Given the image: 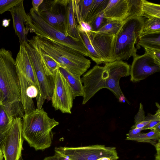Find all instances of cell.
<instances>
[{
  "label": "cell",
  "instance_id": "cell-1",
  "mask_svg": "<svg viewBox=\"0 0 160 160\" xmlns=\"http://www.w3.org/2000/svg\"><path fill=\"white\" fill-rule=\"evenodd\" d=\"M130 67L122 61L106 63L104 67L96 65L81 78L83 83L84 95L82 104L84 105L99 91L106 88L111 91L118 99L123 94L120 87L121 78L130 75Z\"/></svg>",
  "mask_w": 160,
  "mask_h": 160
},
{
  "label": "cell",
  "instance_id": "cell-2",
  "mask_svg": "<svg viewBox=\"0 0 160 160\" xmlns=\"http://www.w3.org/2000/svg\"><path fill=\"white\" fill-rule=\"evenodd\" d=\"M22 119L23 138L36 151L43 150L52 142V129L59 123L50 118L43 108H37L24 114Z\"/></svg>",
  "mask_w": 160,
  "mask_h": 160
},
{
  "label": "cell",
  "instance_id": "cell-3",
  "mask_svg": "<svg viewBox=\"0 0 160 160\" xmlns=\"http://www.w3.org/2000/svg\"><path fill=\"white\" fill-rule=\"evenodd\" d=\"M31 39L41 51L52 57L62 68L73 75L81 77L90 66V61L77 51L36 36Z\"/></svg>",
  "mask_w": 160,
  "mask_h": 160
},
{
  "label": "cell",
  "instance_id": "cell-4",
  "mask_svg": "<svg viewBox=\"0 0 160 160\" xmlns=\"http://www.w3.org/2000/svg\"><path fill=\"white\" fill-rule=\"evenodd\" d=\"M144 23L142 17H129L123 21L116 35L113 54L114 61L128 60L137 55L135 44L141 34Z\"/></svg>",
  "mask_w": 160,
  "mask_h": 160
},
{
  "label": "cell",
  "instance_id": "cell-5",
  "mask_svg": "<svg viewBox=\"0 0 160 160\" xmlns=\"http://www.w3.org/2000/svg\"><path fill=\"white\" fill-rule=\"evenodd\" d=\"M26 28L36 36L62 44L81 53L84 56L89 57V55L83 44L82 39L76 41L67 36L44 21L38 12L32 8L27 14L25 23Z\"/></svg>",
  "mask_w": 160,
  "mask_h": 160
},
{
  "label": "cell",
  "instance_id": "cell-6",
  "mask_svg": "<svg viewBox=\"0 0 160 160\" xmlns=\"http://www.w3.org/2000/svg\"><path fill=\"white\" fill-rule=\"evenodd\" d=\"M0 91L3 98L2 104L21 101L15 60L11 52L4 48L0 49Z\"/></svg>",
  "mask_w": 160,
  "mask_h": 160
},
{
  "label": "cell",
  "instance_id": "cell-7",
  "mask_svg": "<svg viewBox=\"0 0 160 160\" xmlns=\"http://www.w3.org/2000/svg\"><path fill=\"white\" fill-rule=\"evenodd\" d=\"M54 151L55 153L70 160H97L102 157L117 160L119 158L115 147L102 145L78 147H56Z\"/></svg>",
  "mask_w": 160,
  "mask_h": 160
},
{
  "label": "cell",
  "instance_id": "cell-8",
  "mask_svg": "<svg viewBox=\"0 0 160 160\" xmlns=\"http://www.w3.org/2000/svg\"><path fill=\"white\" fill-rule=\"evenodd\" d=\"M28 52L33 68L40 91L42 102L51 100L54 88L53 76L46 74L41 58L39 50L31 40L24 45Z\"/></svg>",
  "mask_w": 160,
  "mask_h": 160
},
{
  "label": "cell",
  "instance_id": "cell-9",
  "mask_svg": "<svg viewBox=\"0 0 160 160\" xmlns=\"http://www.w3.org/2000/svg\"><path fill=\"white\" fill-rule=\"evenodd\" d=\"M70 0H45L38 13L47 23L68 37L67 32L68 6Z\"/></svg>",
  "mask_w": 160,
  "mask_h": 160
},
{
  "label": "cell",
  "instance_id": "cell-10",
  "mask_svg": "<svg viewBox=\"0 0 160 160\" xmlns=\"http://www.w3.org/2000/svg\"><path fill=\"white\" fill-rule=\"evenodd\" d=\"M24 139L22 118H14L2 143V151L4 160H20Z\"/></svg>",
  "mask_w": 160,
  "mask_h": 160
},
{
  "label": "cell",
  "instance_id": "cell-11",
  "mask_svg": "<svg viewBox=\"0 0 160 160\" xmlns=\"http://www.w3.org/2000/svg\"><path fill=\"white\" fill-rule=\"evenodd\" d=\"M54 88L51 100L55 110L71 114L74 99L71 89L59 68L53 76Z\"/></svg>",
  "mask_w": 160,
  "mask_h": 160
},
{
  "label": "cell",
  "instance_id": "cell-12",
  "mask_svg": "<svg viewBox=\"0 0 160 160\" xmlns=\"http://www.w3.org/2000/svg\"><path fill=\"white\" fill-rule=\"evenodd\" d=\"M133 58L130 69V80L132 82H139L160 71V62L146 52Z\"/></svg>",
  "mask_w": 160,
  "mask_h": 160
},
{
  "label": "cell",
  "instance_id": "cell-13",
  "mask_svg": "<svg viewBox=\"0 0 160 160\" xmlns=\"http://www.w3.org/2000/svg\"><path fill=\"white\" fill-rule=\"evenodd\" d=\"M17 71L20 82L21 102L23 106L25 114L36 109L32 99L34 98H36V99L37 108H42L43 105L38 90L22 73L17 69Z\"/></svg>",
  "mask_w": 160,
  "mask_h": 160
},
{
  "label": "cell",
  "instance_id": "cell-14",
  "mask_svg": "<svg viewBox=\"0 0 160 160\" xmlns=\"http://www.w3.org/2000/svg\"><path fill=\"white\" fill-rule=\"evenodd\" d=\"M92 43L103 63L114 62L113 54L116 35L97 34L90 31Z\"/></svg>",
  "mask_w": 160,
  "mask_h": 160
},
{
  "label": "cell",
  "instance_id": "cell-15",
  "mask_svg": "<svg viewBox=\"0 0 160 160\" xmlns=\"http://www.w3.org/2000/svg\"><path fill=\"white\" fill-rule=\"evenodd\" d=\"M23 0L17 4L9 11L13 21V28L19 40L20 45H24L28 42L27 35L29 31L25 23L27 17L23 5Z\"/></svg>",
  "mask_w": 160,
  "mask_h": 160
},
{
  "label": "cell",
  "instance_id": "cell-16",
  "mask_svg": "<svg viewBox=\"0 0 160 160\" xmlns=\"http://www.w3.org/2000/svg\"><path fill=\"white\" fill-rule=\"evenodd\" d=\"M15 60L17 69L22 73L37 88L40 93L38 84L34 71L24 46L20 45ZM41 100L42 103L43 105L41 98Z\"/></svg>",
  "mask_w": 160,
  "mask_h": 160
},
{
  "label": "cell",
  "instance_id": "cell-17",
  "mask_svg": "<svg viewBox=\"0 0 160 160\" xmlns=\"http://www.w3.org/2000/svg\"><path fill=\"white\" fill-rule=\"evenodd\" d=\"M127 0H109L104 10V18L109 20L123 21L128 18Z\"/></svg>",
  "mask_w": 160,
  "mask_h": 160
},
{
  "label": "cell",
  "instance_id": "cell-18",
  "mask_svg": "<svg viewBox=\"0 0 160 160\" xmlns=\"http://www.w3.org/2000/svg\"><path fill=\"white\" fill-rule=\"evenodd\" d=\"M59 70L71 89L74 99L78 96L83 97L84 90L80 76L73 75L62 68Z\"/></svg>",
  "mask_w": 160,
  "mask_h": 160
},
{
  "label": "cell",
  "instance_id": "cell-19",
  "mask_svg": "<svg viewBox=\"0 0 160 160\" xmlns=\"http://www.w3.org/2000/svg\"><path fill=\"white\" fill-rule=\"evenodd\" d=\"M72 0H70L68 6L67 32L68 37L76 41L81 40V37L77 28Z\"/></svg>",
  "mask_w": 160,
  "mask_h": 160
},
{
  "label": "cell",
  "instance_id": "cell-20",
  "mask_svg": "<svg viewBox=\"0 0 160 160\" xmlns=\"http://www.w3.org/2000/svg\"><path fill=\"white\" fill-rule=\"evenodd\" d=\"M138 38V48L160 49V32L141 35Z\"/></svg>",
  "mask_w": 160,
  "mask_h": 160
},
{
  "label": "cell",
  "instance_id": "cell-21",
  "mask_svg": "<svg viewBox=\"0 0 160 160\" xmlns=\"http://www.w3.org/2000/svg\"><path fill=\"white\" fill-rule=\"evenodd\" d=\"M38 48L41 54V60L46 74L48 76H54L57 69L60 68H62V65L52 57L42 52Z\"/></svg>",
  "mask_w": 160,
  "mask_h": 160
},
{
  "label": "cell",
  "instance_id": "cell-22",
  "mask_svg": "<svg viewBox=\"0 0 160 160\" xmlns=\"http://www.w3.org/2000/svg\"><path fill=\"white\" fill-rule=\"evenodd\" d=\"M81 36L84 45L88 52L89 57L97 64V65L102 63L99 55L93 46L89 37L90 32H78Z\"/></svg>",
  "mask_w": 160,
  "mask_h": 160
},
{
  "label": "cell",
  "instance_id": "cell-23",
  "mask_svg": "<svg viewBox=\"0 0 160 160\" xmlns=\"http://www.w3.org/2000/svg\"><path fill=\"white\" fill-rule=\"evenodd\" d=\"M109 1L93 0L86 22L90 24L99 13L104 10Z\"/></svg>",
  "mask_w": 160,
  "mask_h": 160
},
{
  "label": "cell",
  "instance_id": "cell-24",
  "mask_svg": "<svg viewBox=\"0 0 160 160\" xmlns=\"http://www.w3.org/2000/svg\"><path fill=\"white\" fill-rule=\"evenodd\" d=\"M124 21L107 19L99 30L97 32H94L97 34L116 35L121 27Z\"/></svg>",
  "mask_w": 160,
  "mask_h": 160
},
{
  "label": "cell",
  "instance_id": "cell-25",
  "mask_svg": "<svg viewBox=\"0 0 160 160\" xmlns=\"http://www.w3.org/2000/svg\"><path fill=\"white\" fill-rule=\"evenodd\" d=\"M13 119L6 110L3 104L0 105V135H5L10 129Z\"/></svg>",
  "mask_w": 160,
  "mask_h": 160
},
{
  "label": "cell",
  "instance_id": "cell-26",
  "mask_svg": "<svg viewBox=\"0 0 160 160\" xmlns=\"http://www.w3.org/2000/svg\"><path fill=\"white\" fill-rule=\"evenodd\" d=\"M10 117L13 119L22 118L25 114L24 109L21 101L3 104Z\"/></svg>",
  "mask_w": 160,
  "mask_h": 160
},
{
  "label": "cell",
  "instance_id": "cell-27",
  "mask_svg": "<svg viewBox=\"0 0 160 160\" xmlns=\"http://www.w3.org/2000/svg\"><path fill=\"white\" fill-rule=\"evenodd\" d=\"M128 17H142L143 0H127Z\"/></svg>",
  "mask_w": 160,
  "mask_h": 160
},
{
  "label": "cell",
  "instance_id": "cell-28",
  "mask_svg": "<svg viewBox=\"0 0 160 160\" xmlns=\"http://www.w3.org/2000/svg\"><path fill=\"white\" fill-rule=\"evenodd\" d=\"M143 16L148 18L152 17L160 18V5L143 0Z\"/></svg>",
  "mask_w": 160,
  "mask_h": 160
},
{
  "label": "cell",
  "instance_id": "cell-29",
  "mask_svg": "<svg viewBox=\"0 0 160 160\" xmlns=\"http://www.w3.org/2000/svg\"><path fill=\"white\" fill-rule=\"evenodd\" d=\"M79 0H73L75 18L78 24H77V28L78 32H89L91 31L90 25L84 22L83 19L79 9L78 2Z\"/></svg>",
  "mask_w": 160,
  "mask_h": 160
},
{
  "label": "cell",
  "instance_id": "cell-30",
  "mask_svg": "<svg viewBox=\"0 0 160 160\" xmlns=\"http://www.w3.org/2000/svg\"><path fill=\"white\" fill-rule=\"evenodd\" d=\"M160 32V18L152 17L148 18L144 22L140 35Z\"/></svg>",
  "mask_w": 160,
  "mask_h": 160
},
{
  "label": "cell",
  "instance_id": "cell-31",
  "mask_svg": "<svg viewBox=\"0 0 160 160\" xmlns=\"http://www.w3.org/2000/svg\"><path fill=\"white\" fill-rule=\"evenodd\" d=\"M160 139V132L151 130L147 133H142L139 135L131 139L130 140L138 142L150 143L155 146L157 143L155 141H159Z\"/></svg>",
  "mask_w": 160,
  "mask_h": 160
},
{
  "label": "cell",
  "instance_id": "cell-32",
  "mask_svg": "<svg viewBox=\"0 0 160 160\" xmlns=\"http://www.w3.org/2000/svg\"><path fill=\"white\" fill-rule=\"evenodd\" d=\"M93 0H79L78 5L81 16L84 21L86 22Z\"/></svg>",
  "mask_w": 160,
  "mask_h": 160
},
{
  "label": "cell",
  "instance_id": "cell-33",
  "mask_svg": "<svg viewBox=\"0 0 160 160\" xmlns=\"http://www.w3.org/2000/svg\"><path fill=\"white\" fill-rule=\"evenodd\" d=\"M103 11L99 13L89 24L92 28L91 31L97 32L107 20L104 18Z\"/></svg>",
  "mask_w": 160,
  "mask_h": 160
},
{
  "label": "cell",
  "instance_id": "cell-34",
  "mask_svg": "<svg viewBox=\"0 0 160 160\" xmlns=\"http://www.w3.org/2000/svg\"><path fill=\"white\" fill-rule=\"evenodd\" d=\"M22 0H0V14L9 10Z\"/></svg>",
  "mask_w": 160,
  "mask_h": 160
},
{
  "label": "cell",
  "instance_id": "cell-35",
  "mask_svg": "<svg viewBox=\"0 0 160 160\" xmlns=\"http://www.w3.org/2000/svg\"><path fill=\"white\" fill-rule=\"evenodd\" d=\"M156 104L158 109L155 114H154L153 117L149 123L142 128L143 130L148 129L151 130L155 126L160 123V107L158 103L156 102Z\"/></svg>",
  "mask_w": 160,
  "mask_h": 160
},
{
  "label": "cell",
  "instance_id": "cell-36",
  "mask_svg": "<svg viewBox=\"0 0 160 160\" xmlns=\"http://www.w3.org/2000/svg\"><path fill=\"white\" fill-rule=\"evenodd\" d=\"M145 117L143 105L140 103L138 112L134 117L135 124L144 121Z\"/></svg>",
  "mask_w": 160,
  "mask_h": 160
},
{
  "label": "cell",
  "instance_id": "cell-37",
  "mask_svg": "<svg viewBox=\"0 0 160 160\" xmlns=\"http://www.w3.org/2000/svg\"><path fill=\"white\" fill-rule=\"evenodd\" d=\"M145 52L151 55L153 58L160 62V49L145 48Z\"/></svg>",
  "mask_w": 160,
  "mask_h": 160
},
{
  "label": "cell",
  "instance_id": "cell-38",
  "mask_svg": "<svg viewBox=\"0 0 160 160\" xmlns=\"http://www.w3.org/2000/svg\"><path fill=\"white\" fill-rule=\"evenodd\" d=\"M143 130L142 128H134L132 129L126 134L127 137L126 139L130 140L131 139L139 135L142 133L141 132Z\"/></svg>",
  "mask_w": 160,
  "mask_h": 160
},
{
  "label": "cell",
  "instance_id": "cell-39",
  "mask_svg": "<svg viewBox=\"0 0 160 160\" xmlns=\"http://www.w3.org/2000/svg\"><path fill=\"white\" fill-rule=\"evenodd\" d=\"M43 160H70L59 154L55 153L52 156L45 158Z\"/></svg>",
  "mask_w": 160,
  "mask_h": 160
},
{
  "label": "cell",
  "instance_id": "cell-40",
  "mask_svg": "<svg viewBox=\"0 0 160 160\" xmlns=\"http://www.w3.org/2000/svg\"><path fill=\"white\" fill-rule=\"evenodd\" d=\"M44 0H33L32 1V8L36 12H38V8Z\"/></svg>",
  "mask_w": 160,
  "mask_h": 160
},
{
  "label": "cell",
  "instance_id": "cell-41",
  "mask_svg": "<svg viewBox=\"0 0 160 160\" xmlns=\"http://www.w3.org/2000/svg\"><path fill=\"white\" fill-rule=\"evenodd\" d=\"M150 122V121L144 120V121L137 124H134L131 127V128L132 129L134 128H143L148 125Z\"/></svg>",
  "mask_w": 160,
  "mask_h": 160
},
{
  "label": "cell",
  "instance_id": "cell-42",
  "mask_svg": "<svg viewBox=\"0 0 160 160\" xmlns=\"http://www.w3.org/2000/svg\"><path fill=\"white\" fill-rule=\"evenodd\" d=\"M160 140L158 141V142L156 143L155 147L157 151V153L155 156V159L157 160H160Z\"/></svg>",
  "mask_w": 160,
  "mask_h": 160
},
{
  "label": "cell",
  "instance_id": "cell-43",
  "mask_svg": "<svg viewBox=\"0 0 160 160\" xmlns=\"http://www.w3.org/2000/svg\"><path fill=\"white\" fill-rule=\"evenodd\" d=\"M10 20V19H4L2 21V26L5 27H8L9 24Z\"/></svg>",
  "mask_w": 160,
  "mask_h": 160
},
{
  "label": "cell",
  "instance_id": "cell-44",
  "mask_svg": "<svg viewBox=\"0 0 160 160\" xmlns=\"http://www.w3.org/2000/svg\"><path fill=\"white\" fill-rule=\"evenodd\" d=\"M118 100L120 102H122L123 103H124L126 102V101L127 102H128L123 94H122L120 96Z\"/></svg>",
  "mask_w": 160,
  "mask_h": 160
},
{
  "label": "cell",
  "instance_id": "cell-45",
  "mask_svg": "<svg viewBox=\"0 0 160 160\" xmlns=\"http://www.w3.org/2000/svg\"><path fill=\"white\" fill-rule=\"evenodd\" d=\"M151 130H154L160 132V123L157 124L154 127L151 129Z\"/></svg>",
  "mask_w": 160,
  "mask_h": 160
},
{
  "label": "cell",
  "instance_id": "cell-46",
  "mask_svg": "<svg viewBox=\"0 0 160 160\" xmlns=\"http://www.w3.org/2000/svg\"><path fill=\"white\" fill-rule=\"evenodd\" d=\"M5 135H0V150H2V143Z\"/></svg>",
  "mask_w": 160,
  "mask_h": 160
},
{
  "label": "cell",
  "instance_id": "cell-47",
  "mask_svg": "<svg viewBox=\"0 0 160 160\" xmlns=\"http://www.w3.org/2000/svg\"><path fill=\"white\" fill-rule=\"evenodd\" d=\"M3 101V96L2 93L0 91V105L2 104Z\"/></svg>",
  "mask_w": 160,
  "mask_h": 160
},
{
  "label": "cell",
  "instance_id": "cell-48",
  "mask_svg": "<svg viewBox=\"0 0 160 160\" xmlns=\"http://www.w3.org/2000/svg\"><path fill=\"white\" fill-rule=\"evenodd\" d=\"M97 160H112L111 158L108 157H102L98 159Z\"/></svg>",
  "mask_w": 160,
  "mask_h": 160
},
{
  "label": "cell",
  "instance_id": "cell-49",
  "mask_svg": "<svg viewBox=\"0 0 160 160\" xmlns=\"http://www.w3.org/2000/svg\"><path fill=\"white\" fill-rule=\"evenodd\" d=\"M3 156L1 150H0V160H3Z\"/></svg>",
  "mask_w": 160,
  "mask_h": 160
},
{
  "label": "cell",
  "instance_id": "cell-50",
  "mask_svg": "<svg viewBox=\"0 0 160 160\" xmlns=\"http://www.w3.org/2000/svg\"><path fill=\"white\" fill-rule=\"evenodd\" d=\"M155 160H156V159H155Z\"/></svg>",
  "mask_w": 160,
  "mask_h": 160
}]
</instances>
